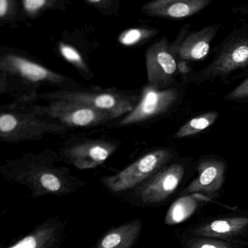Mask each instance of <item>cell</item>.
Returning a JSON list of instances; mask_svg holds the SVG:
<instances>
[{
    "instance_id": "1",
    "label": "cell",
    "mask_w": 248,
    "mask_h": 248,
    "mask_svg": "<svg viewBox=\"0 0 248 248\" xmlns=\"http://www.w3.org/2000/svg\"><path fill=\"white\" fill-rule=\"evenodd\" d=\"M171 157L168 149L151 151L114 176L103 179L105 186L113 192H120L144 182L161 170Z\"/></svg>"
},
{
    "instance_id": "14",
    "label": "cell",
    "mask_w": 248,
    "mask_h": 248,
    "mask_svg": "<svg viewBox=\"0 0 248 248\" xmlns=\"http://www.w3.org/2000/svg\"><path fill=\"white\" fill-rule=\"evenodd\" d=\"M201 194L183 195L176 199L168 211L165 222L168 225L180 224L191 216L196 211L199 201L208 200Z\"/></svg>"
},
{
    "instance_id": "23",
    "label": "cell",
    "mask_w": 248,
    "mask_h": 248,
    "mask_svg": "<svg viewBox=\"0 0 248 248\" xmlns=\"http://www.w3.org/2000/svg\"><path fill=\"white\" fill-rule=\"evenodd\" d=\"M17 120L11 115H4L0 116V131L10 132L17 126Z\"/></svg>"
},
{
    "instance_id": "13",
    "label": "cell",
    "mask_w": 248,
    "mask_h": 248,
    "mask_svg": "<svg viewBox=\"0 0 248 248\" xmlns=\"http://www.w3.org/2000/svg\"><path fill=\"white\" fill-rule=\"evenodd\" d=\"M142 223L140 220L113 229L99 242L95 248H130L140 236Z\"/></svg>"
},
{
    "instance_id": "9",
    "label": "cell",
    "mask_w": 248,
    "mask_h": 248,
    "mask_svg": "<svg viewBox=\"0 0 248 248\" xmlns=\"http://www.w3.org/2000/svg\"><path fill=\"white\" fill-rule=\"evenodd\" d=\"M248 63V39L234 40L224 48L218 58L203 71L202 76L210 78L224 75Z\"/></svg>"
},
{
    "instance_id": "7",
    "label": "cell",
    "mask_w": 248,
    "mask_h": 248,
    "mask_svg": "<svg viewBox=\"0 0 248 248\" xmlns=\"http://www.w3.org/2000/svg\"><path fill=\"white\" fill-rule=\"evenodd\" d=\"M198 176L182 192V195L204 193L214 195L221 189L225 180L226 165L217 160L201 162L198 166Z\"/></svg>"
},
{
    "instance_id": "22",
    "label": "cell",
    "mask_w": 248,
    "mask_h": 248,
    "mask_svg": "<svg viewBox=\"0 0 248 248\" xmlns=\"http://www.w3.org/2000/svg\"><path fill=\"white\" fill-rule=\"evenodd\" d=\"M248 97V77L240 85L237 86L233 91L227 96L229 100L245 99Z\"/></svg>"
},
{
    "instance_id": "10",
    "label": "cell",
    "mask_w": 248,
    "mask_h": 248,
    "mask_svg": "<svg viewBox=\"0 0 248 248\" xmlns=\"http://www.w3.org/2000/svg\"><path fill=\"white\" fill-rule=\"evenodd\" d=\"M56 115L65 123L74 127H91L115 119L110 114L90 106L62 101L55 108Z\"/></svg>"
},
{
    "instance_id": "18",
    "label": "cell",
    "mask_w": 248,
    "mask_h": 248,
    "mask_svg": "<svg viewBox=\"0 0 248 248\" xmlns=\"http://www.w3.org/2000/svg\"><path fill=\"white\" fill-rule=\"evenodd\" d=\"M15 64L18 68L19 71L25 77H28L33 81H39L45 80L50 77V72L45 67L38 65L34 63L26 61L22 58H17L15 59Z\"/></svg>"
},
{
    "instance_id": "24",
    "label": "cell",
    "mask_w": 248,
    "mask_h": 248,
    "mask_svg": "<svg viewBox=\"0 0 248 248\" xmlns=\"http://www.w3.org/2000/svg\"><path fill=\"white\" fill-rule=\"evenodd\" d=\"M47 1L45 0H26L24 1L25 8L28 11H36V10H40L42 7H45Z\"/></svg>"
},
{
    "instance_id": "3",
    "label": "cell",
    "mask_w": 248,
    "mask_h": 248,
    "mask_svg": "<svg viewBox=\"0 0 248 248\" xmlns=\"http://www.w3.org/2000/svg\"><path fill=\"white\" fill-rule=\"evenodd\" d=\"M61 99L64 101L81 103L97 110L108 112L114 118L128 115L139 101V98L137 96L108 92H65L61 94Z\"/></svg>"
},
{
    "instance_id": "17",
    "label": "cell",
    "mask_w": 248,
    "mask_h": 248,
    "mask_svg": "<svg viewBox=\"0 0 248 248\" xmlns=\"http://www.w3.org/2000/svg\"><path fill=\"white\" fill-rule=\"evenodd\" d=\"M157 31L147 28H131L124 30L119 34L118 40L125 47H133L139 45L155 36Z\"/></svg>"
},
{
    "instance_id": "4",
    "label": "cell",
    "mask_w": 248,
    "mask_h": 248,
    "mask_svg": "<svg viewBox=\"0 0 248 248\" xmlns=\"http://www.w3.org/2000/svg\"><path fill=\"white\" fill-rule=\"evenodd\" d=\"M177 98L176 89L160 90L147 84L134 109L124 116L119 125H134L161 115L173 106Z\"/></svg>"
},
{
    "instance_id": "15",
    "label": "cell",
    "mask_w": 248,
    "mask_h": 248,
    "mask_svg": "<svg viewBox=\"0 0 248 248\" xmlns=\"http://www.w3.org/2000/svg\"><path fill=\"white\" fill-rule=\"evenodd\" d=\"M52 229L42 226L8 248H46L52 241Z\"/></svg>"
},
{
    "instance_id": "12",
    "label": "cell",
    "mask_w": 248,
    "mask_h": 248,
    "mask_svg": "<svg viewBox=\"0 0 248 248\" xmlns=\"http://www.w3.org/2000/svg\"><path fill=\"white\" fill-rule=\"evenodd\" d=\"M218 26H212L186 36L178 48V56L183 61H200L207 56Z\"/></svg>"
},
{
    "instance_id": "8",
    "label": "cell",
    "mask_w": 248,
    "mask_h": 248,
    "mask_svg": "<svg viewBox=\"0 0 248 248\" xmlns=\"http://www.w3.org/2000/svg\"><path fill=\"white\" fill-rule=\"evenodd\" d=\"M211 0H156L143 4L144 13L154 17L182 19L196 14Z\"/></svg>"
},
{
    "instance_id": "25",
    "label": "cell",
    "mask_w": 248,
    "mask_h": 248,
    "mask_svg": "<svg viewBox=\"0 0 248 248\" xmlns=\"http://www.w3.org/2000/svg\"><path fill=\"white\" fill-rule=\"evenodd\" d=\"M8 2L6 0H0V17H2L7 13Z\"/></svg>"
},
{
    "instance_id": "6",
    "label": "cell",
    "mask_w": 248,
    "mask_h": 248,
    "mask_svg": "<svg viewBox=\"0 0 248 248\" xmlns=\"http://www.w3.org/2000/svg\"><path fill=\"white\" fill-rule=\"evenodd\" d=\"M117 149V145L106 141H87L77 144L67 151L70 161L81 170L95 168L105 163Z\"/></svg>"
},
{
    "instance_id": "16",
    "label": "cell",
    "mask_w": 248,
    "mask_h": 248,
    "mask_svg": "<svg viewBox=\"0 0 248 248\" xmlns=\"http://www.w3.org/2000/svg\"><path fill=\"white\" fill-rule=\"evenodd\" d=\"M217 117L218 113L213 112L193 118L188 121L176 132L175 137L182 138L199 133L213 125L217 120Z\"/></svg>"
},
{
    "instance_id": "21",
    "label": "cell",
    "mask_w": 248,
    "mask_h": 248,
    "mask_svg": "<svg viewBox=\"0 0 248 248\" xmlns=\"http://www.w3.org/2000/svg\"><path fill=\"white\" fill-rule=\"evenodd\" d=\"M85 2L106 14L113 11V7H116L114 6L116 1L111 0H87Z\"/></svg>"
},
{
    "instance_id": "2",
    "label": "cell",
    "mask_w": 248,
    "mask_h": 248,
    "mask_svg": "<svg viewBox=\"0 0 248 248\" xmlns=\"http://www.w3.org/2000/svg\"><path fill=\"white\" fill-rule=\"evenodd\" d=\"M145 62L149 85L160 90L170 88L178 65L173 48L166 38L158 39L149 47Z\"/></svg>"
},
{
    "instance_id": "5",
    "label": "cell",
    "mask_w": 248,
    "mask_h": 248,
    "mask_svg": "<svg viewBox=\"0 0 248 248\" xmlns=\"http://www.w3.org/2000/svg\"><path fill=\"white\" fill-rule=\"evenodd\" d=\"M185 175L180 164H173L162 168L153 175L139 191V197L144 203L163 202L177 189Z\"/></svg>"
},
{
    "instance_id": "20",
    "label": "cell",
    "mask_w": 248,
    "mask_h": 248,
    "mask_svg": "<svg viewBox=\"0 0 248 248\" xmlns=\"http://www.w3.org/2000/svg\"><path fill=\"white\" fill-rule=\"evenodd\" d=\"M237 245L232 241L218 239L200 237L191 241L189 248H237Z\"/></svg>"
},
{
    "instance_id": "19",
    "label": "cell",
    "mask_w": 248,
    "mask_h": 248,
    "mask_svg": "<svg viewBox=\"0 0 248 248\" xmlns=\"http://www.w3.org/2000/svg\"><path fill=\"white\" fill-rule=\"evenodd\" d=\"M59 49L62 56L67 61L72 64L76 68L84 74L90 73V68L87 66L84 58L75 48L68 44L61 42L59 45Z\"/></svg>"
},
{
    "instance_id": "11",
    "label": "cell",
    "mask_w": 248,
    "mask_h": 248,
    "mask_svg": "<svg viewBox=\"0 0 248 248\" xmlns=\"http://www.w3.org/2000/svg\"><path fill=\"white\" fill-rule=\"evenodd\" d=\"M248 230V217H230L209 221L192 231L197 237L232 240Z\"/></svg>"
}]
</instances>
